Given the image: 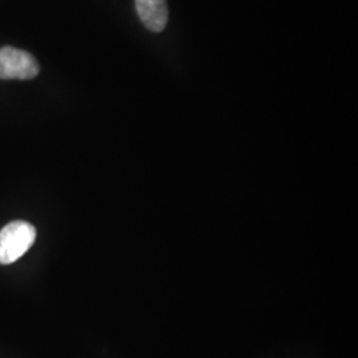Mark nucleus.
<instances>
[{
    "instance_id": "obj_2",
    "label": "nucleus",
    "mask_w": 358,
    "mask_h": 358,
    "mask_svg": "<svg viewBox=\"0 0 358 358\" xmlns=\"http://www.w3.org/2000/svg\"><path fill=\"white\" fill-rule=\"evenodd\" d=\"M38 62L31 53L13 47L0 48V78L31 80L38 76Z\"/></svg>"
},
{
    "instance_id": "obj_3",
    "label": "nucleus",
    "mask_w": 358,
    "mask_h": 358,
    "mask_svg": "<svg viewBox=\"0 0 358 358\" xmlns=\"http://www.w3.org/2000/svg\"><path fill=\"white\" fill-rule=\"evenodd\" d=\"M137 13L143 26L152 32H162L169 20L166 0H136Z\"/></svg>"
},
{
    "instance_id": "obj_1",
    "label": "nucleus",
    "mask_w": 358,
    "mask_h": 358,
    "mask_svg": "<svg viewBox=\"0 0 358 358\" xmlns=\"http://www.w3.org/2000/svg\"><path fill=\"white\" fill-rule=\"evenodd\" d=\"M36 239L32 224L16 220L0 231V264H11L31 248Z\"/></svg>"
}]
</instances>
